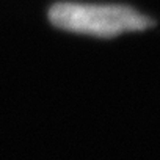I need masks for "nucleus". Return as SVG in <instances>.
Listing matches in <instances>:
<instances>
[{"label": "nucleus", "mask_w": 160, "mask_h": 160, "mask_svg": "<svg viewBox=\"0 0 160 160\" xmlns=\"http://www.w3.org/2000/svg\"><path fill=\"white\" fill-rule=\"evenodd\" d=\"M50 22L63 30L93 36H116L127 32H140L154 25V22L122 5H94L61 2L50 8Z\"/></svg>", "instance_id": "f257e3e1"}]
</instances>
